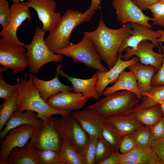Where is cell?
Returning a JSON list of instances; mask_svg holds the SVG:
<instances>
[{"label": "cell", "instance_id": "cell-13", "mask_svg": "<svg viewBox=\"0 0 164 164\" xmlns=\"http://www.w3.org/2000/svg\"><path fill=\"white\" fill-rule=\"evenodd\" d=\"M156 47L154 43L151 41H143L138 44L135 49L130 47L125 49L124 51L125 52V54H122L120 57L128 60L135 56L138 58L141 63L153 67L157 72L162 63L164 55L163 53H158L153 50V49Z\"/></svg>", "mask_w": 164, "mask_h": 164}, {"label": "cell", "instance_id": "cell-49", "mask_svg": "<svg viewBox=\"0 0 164 164\" xmlns=\"http://www.w3.org/2000/svg\"><path fill=\"white\" fill-rule=\"evenodd\" d=\"M8 69L2 66L1 67H0V72H2L5 71L6 70H7Z\"/></svg>", "mask_w": 164, "mask_h": 164}, {"label": "cell", "instance_id": "cell-21", "mask_svg": "<svg viewBox=\"0 0 164 164\" xmlns=\"http://www.w3.org/2000/svg\"><path fill=\"white\" fill-rule=\"evenodd\" d=\"M59 75L66 78L71 83L73 92L81 94L88 100L91 98L95 99L100 98L96 88L97 77L95 73L89 78L82 79L71 77L60 69Z\"/></svg>", "mask_w": 164, "mask_h": 164}, {"label": "cell", "instance_id": "cell-11", "mask_svg": "<svg viewBox=\"0 0 164 164\" xmlns=\"http://www.w3.org/2000/svg\"><path fill=\"white\" fill-rule=\"evenodd\" d=\"M63 140L55 128L51 119L36 129L29 142L38 149L60 150Z\"/></svg>", "mask_w": 164, "mask_h": 164}, {"label": "cell", "instance_id": "cell-10", "mask_svg": "<svg viewBox=\"0 0 164 164\" xmlns=\"http://www.w3.org/2000/svg\"><path fill=\"white\" fill-rule=\"evenodd\" d=\"M12 17L8 26L0 32L1 38L18 46H25L26 44L19 40L17 35L19 27L26 19L30 21L32 16L29 8L24 2L13 4L10 6Z\"/></svg>", "mask_w": 164, "mask_h": 164}, {"label": "cell", "instance_id": "cell-38", "mask_svg": "<svg viewBox=\"0 0 164 164\" xmlns=\"http://www.w3.org/2000/svg\"><path fill=\"white\" fill-rule=\"evenodd\" d=\"M12 17V12L8 2L0 0V24L5 29L9 25Z\"/></svg>", "mask_w": 164, "mask_h": 164}, {"label": "cell", "instance_id": "cell-43", "mask_svg": "<svg viewBox=\"0 0 164 164\" xmlns=\"http://www.w3.org/2000/svg\"><path fill=\"white\" fill-rule=\"evenodd\" d=\"M123 154L119 151H113L100 164H119Z\"/></svg>", "mask_w": 164, "mask_h": 164}, {"label": "cell", "instance_id": "cell-39", "mask_svg": "<svg viewBox=\"0 0 164 164\" xmlns=\"http://www.w3.org/2000/svg\"><path fill=\"white\" fill-rule=\"evenodd\" d=\"M137 146L135 140L128 135H124L120 144L119 152L123 154L128 153Z\"/></svg>", "mask_w": 164, "mask_h": 164}, {"label": "cell", "instance_id": "cell-44", "mask_svg": "<svg viewBox=\"0 0 164 164\" xmlns=\"http://www.w3.org/2000/svg\"><path fill=\"white\" fill-rule=\"evenodd\" d=\"M141 10L149 9V7L160 0H131Z\"/></svg>", "mask_w": 164, "mask_h": 164}, {"label": "cell", "instance_id": "cell-31", "mask_svg": "<svg viewBox=\"0 0 164 164\" xmlns=\"http://www.w3.org/2000/svg\"><path fill=\"white\" fill-rule=\"evenodd\" d=\"M102 136L111 145L113 151H119L120 143L124 135L110 124L104 123Z\"/></svg>", "mask_w": 164, "mask_h": 164}, {"label": "cell", "instance_id": "cell-33", "mask_svg": "<svg viewBox=\"0 0 164 164\" xmlns=\"http://www.w3.org/2000/svg\"><path fill=\"white\" fill-rule=\"evenodd\" d=\"M38 155L40 164H65L59 150H38Z\"/></svg>", "mask_w": 164, "mask_h": 164}, {"label": "cell", "instance_id": "cell-25", "mask_svg": "<svg viewBox=\"0 0 164 164\" xmlns=\"http://www.w3.org/2000/svg\"><path fill=\"white\" fill-rule=\"evenodd\" d=\"M105 121L124 135L131 134L142 125L138 121L132 112L110 116L106 118Z\"/></svg>", "mask_w": 164, "mask_h": 164}, {"label": "cell", "instance_id": "cell-19", "mask_svg": "<svg viewBox=\"0 0 164 164\" xmlns=\"http://www.w3.org/2000/svg\"><path fill=\"white\" fill-rule=\"evenodd\" d=\"M63 67L61 64L58 65L56 68V74L51 80H45L38 78L35 75L31 73V77L35 85L38 89L43 99L47 101L48 99L58 92L64 91H73L72 86L65 85L61 83L58 77L59 70Z\"/></svg>", "mask_w": 164, "mask_h": 164}, {"label": "cell", "instance_id": "cell-18", "mask_svg": "<svg viewBox=\"0 0 164 164\" xmlns=\"http://www.w3.org/2000/svg\"><path fill=\"white\" fill-rule=\"evenodd\" d=\"M139 61V59L136 56L128 60H123L118 56L115 64L108 71L106 72L97 71L95 73L97 77L96 88L99 96H102L103 92L109 84H114L116 82L122 71Z\"/></svg>", "mask_w": 164, "mask_h": 164}, {"label": "cell", "instance_id": "cell-14", "mask_svg": "<svg viewBox=\"0 0 164 164\" xmlns=\"http://www.w3.org/2000/svg\"><path fill=\"white\" fill-rule=\"evenodd\" d=\"M26 4L36 11L41 22L42 29L45 32H51L59 22L62 16L55 12L56 3L54 0H26Z\"/></svg>", "mask_w": 164, "mask_h": 164}, {"label": "cell", "instance_id": "cell-48", "mask_svg": "<svg viewBox=\"0 0 164 164\" xmlns=\"http://www.w3.org/2000/svg\"><path fill=\"white\" fill-rule=\"evenodd\" d=\"M13 2V4H17L23 2V0H11Z\"/></svg>", "mask_w": 164, "mask_h": 164}, {"label": "cell", "instance_id": "cell-17", "mask_svg": "<svg viewBox=\"0 0 164 164\" xmlns=\"http://www.w3.org/2000/svg\"><path fill=\"white\" fill-rule=\"evenodd\" d=\"M70 114L79 122L89 136H102L105 118L91 110L84 109L73 111Z\"/></svg>", "mask_w": 164, "mask_h": 164}, {"label": "cell", "instance_id": "cell-2", "mask_svg": "<svg viewBox=\"0 0 164 164\" xmlns=\"http://www.w3.org/2000/svg\"><path fill=\"white\" fill-rule=\"evenodd\" d=\"M26 73L23 78L19 79L16 111L22 113L30 110L36 113V117L43 120L44 122L50 121L54 114L65 116L71 112L55 109L51 107L41 97L39 91L35 85L31 78H27Z\"/></svg>", "mask_w": 164, "mask_h": 164}, {"label": "cell", "instance_id": "cell-47", "mask_svg": "<svg viewBox=\"0 0 164 164\" xmlns=\"http://www.w3.org/2000/svg\"><path fill=\"white\" fill-rule=\"evenodd\" d=\"M159 104L161 106L164 116V101L161 102Z\"/></svg>", "mask_w": 164, "mask_h": 164}, {"label": "cell", "instance_id": "cell-4", "mask_svg": "<svg viewBox=\"0 0 164 164\" xmlns=\"http://www.w3.org/2000/svg\"><path fill=\"white\" fill-rule=\"evenodd\" d=\"M141 100L134 93L123 90L104 96L86 108L105 118L111 115L132 112Z\"/></svg>", "mask_w": 164, "mask_h": 164}, {"label": "cell", "instance_id": "cell-42", "mask_svg": "<svg viewBox=\"0 0 164 164\" xmlns=\"http://www.w3.org/2000/svg\"><path fill=\"white\" fill-rule=\"evenodd\" d=\"M151 147L156 153L162 164H164V137L154 140Z\"/></svg>", "mask_w": 164, "mask_h": 164}, {"label": "cell", "instance_id": "cell-20", "mask_svg": "<svg viewBox=\"0 0 164 164\" xmlns=\"http://www.w3.org/2000/svg\"><path fill=\"white\" fill-rule=\"evenodd\" d=\"M119 164H162L151 146H136L123 154Z\"/></svg>", "mask_w": 164, "mask_h": 164}, {"label": "cell", "instance_id": "cell-32", "mask_svg": "<svg viewBox=\"0 0 164 164\" xmlns=\"http://www.w3.org/2000/svg\"><path fill=\"white\" fill-rule=\"evenodd\" d=\"M135 141L137 146H151L154 140L150 127L142 125L131 134L128 135Z\"/></svg>", "mask_w": 164, "mask_h": 164}, {"label": "cell", "instance_id": "cell-9", "mask_svg": "<svg viewBox=\"0 0 164 164\" xmlns=\"http://www.w3.org/2000/svg\"><path fill=\"white\" fill-rule=\"evenodd\" d=\"M36 128L25 124L15 128L9 132L5 138L0 141V164H6L8 157L14 148H21L32 137Z\"/></svg>", "mask_w": 164, "mask_h": 164}, {"label": "cell", "instance_id": "cell-45", "mask_svg": "<svg viewBox=\"0 0 164 164\" xmlns=\"http://www.w3.org/2000/svg\"><path fill=\"white\" fill-rule=\"evenodd\" d=\"M90 6L96 10L100 9V5L102 0H91Z\"/></svg>", "mask_w": 164, "mask_h": 164}, {"label": "cell", "instance_id": "cell-41", "mask_svg": "<svg viewBox=\"0 0 164 164\" xmlns=\"http://www.w3.org/2000/svg\"><path fill=\"white\" fill-rule=\"evenodd\" d=\"M150 132L154 140L164 137V116L158 122L150 126Z\"/></svg>", "mask_w": 164, "mask_h": 164}, {"label": "cell", "instance_id": "cell-24", "mask_svg": "<svg viewBox=\"0 0 164 164\" xmlns=\"http://www.w3.org/2000/svg\"><path fill=\"white\" fill-rule=\"evenodd\" d=\"M121 90L131 91L140 99L142 97V94L138 87L136 78L133 72L130 70L122 71L116 82L112 86L107 87L103 92L102 95L106 96Z\"/></svg>", "mask_w": 164, "mask_h": 164}, {"label": "cell", "instance_id": "cell-35", "mask_svg": "<svg viewBox=\"0 0 164 164\" xmlns=\"http://www.w3.org/2000/svg\"><path fill=\"white\" fill-rule=\"evenodd\" d=\"M152 13L153 25L164 27V0H160L149 7Z\"/></svg>", "mask_w": 164, "mask_h": 164}, {"label": "cell", "instance_id": "cell-37", "mask_svg": "<svg viewBox=\"0 0 164 164\" xmlns=\"http://www.w3.org/2000/svg\"><path fill=\"white\" fill-rule=\"evenodd\" d=\"M17 84L11 85L7 84L5 80L2 73H0V98L5 100L8 99L13 96L19 89V79H17Z\"/></svg>", "mask_w": 164, "mask_h": 164}, {"label": "cell", "instance_id": "cell-34", "mask_svg": "<svg viewBox=\"0 0 164 164\" xmlns=\"http://www.w3.org/2000/svg\"><path fill=\"white\" fill-rule=\"evenodd\" d=\"M112 152L111 145L103 136L98 138L96 147L95 164H100Z\"/></svg>", "mask_w": 164, "mask_h": 164}, {"label": "cell", "instance_id": "cell-40", "mask_svg": "<svg viewBox=\"0 0 164 164\" xmlns=\"http://www.w3.org/2000/svg\"><path fill=\"white\" fill-rule=\"evenodd\" d=\"M159 44L164 55L163 60L160 68L152 79L151 86H164V45L163 46L162 43Z\"/></svg>", "mask_w": 164, "mask_h": 164}, {"label": "cell", "instance_id": "cell-27", "mask_svg": "<svg viewBox=\"0 0 164 164\" xmlns=\"http://www.w3.org/2000/svg\"><path fill=\"white\" fill-rule=\"evenodd\" d=\"M164 101V86H151L150 90L143 95L140 102L132 110L133 112L153 106Z\"/></svg>", "mask_w": 164, "mask_h": 164}, {"label": "cell", "instance_id": "cell-36", "mask_svg": "<svg viewBox=\"0 0 164 164\" xmlns=\"http://www.w3.org/2000/svg\"><path fill=\"white\" fill-rule=\"evenodd\" d=\"M98 138L97 136H89L88 144L82 154L85 164H95L96 147Z\"/></svg>", "mask_w": 164, "mask_h": 164}, {"label": "cell", "instance_id": "cell-30", "mask_svg": "<svg viewBox=\"0 0 164 164\" xmlns=\"http://www.w3.org/2000/svg\"><path fill=\"white\" fill-rule=\"evenodd\" d=\"M18 96V91L9 98L5 100L0 104V132L11 115L16 111Z\"/></svg>", "mask_w": 164, "mask_h": 164}, {"label": "cell", "instance_id": "cell-8", "mask_svg": "<svg viewBox=\"0 0 164 164\" xmlns=\"http://www.w3.org/2000/svg\"><path fill=\"white\" fill-rule=\"evenodd\" d=\"M26 49L14 44L1 38L0 39V65L10 68L13 73L23 72L29 66Z\"/></svg>", "mask_w": 164, "mask_h": 164}, {"label": "cell", "instance_id": "cell-3", "mask_svg": "<svg viewBox=\"0 0 164 164\" xmlns=\"http://www.w3.org/2000/svg\"><path fill=\"white\" fill-rule=\"evenodd\" d=\"M95 12V10L90 6L83 13L72 9L67 10L54 29L45 39L50 50L55 53L69 46L73 30L78 25L90 20Z\"/></svg>", "mask_w": 164, "mask_h": 164}, {"label": "cell", "instance_id": "cell-1", "mask_svg": "<svg viewBox=\"0 0 164 164\" xmlns=\"http://www.w3.org/2000/svg\"><path fill=\"white\" fill-rule=\"evenodd\" d=\"M130 27L128 23L118 29H110L105 25L101 15L97 28L91 32H84V36L92 40L102 60L110 69L117 61L118 51L121 43L130 35Z\"/></svg>", "mask_w": 164, "mask_h": 164}, {"label": "cell", "instance_id": "cell-46", "mask_svg": "<svg viewBox=\"0 0 164 164\" xmlns=\"http://www.w3.org/2000/svg\"><path fill=\"white\" fill-rule=\"evenodd\" d=\"M157 31L160 35V37L157 39V42L159 44L164 43V30L159 29Z\"/></svg>", "mask_w": 164, "mask_h": 164}, {"label": "cell", "instance_id": "cell-26", "mask_svg": "<svg viewBox=\"0 0 164 164\" xmlns=\"http://www.w3.org/2000/svg\"><path fill=\"white\" fill-rule=\"evenodd\" d=\"M128 68L135 76L138 88L143 96L151 89V80L156 72L155 69L150 65H145L138 62L130 65Z\"/></svg>", "mask_w": 164, "mask_h": 164}, {"label": "cell", "instance_id": "cell-22", "mask_svg": "<svg viewBox=\"0 0 164 164\" xmlns=\"http://www.w3.org/2000/svg\"><path fill=\"white\" fill-rule=\"evenodd\" d=\"M35 112L30 110L22 113L14 112L5 123V128L0 132V139H3L10 130L20 125L28 124L36 128L39 127L44 121L37 118Z\"/></svg>", "mask_w": 164, "mask_h": 164}, {"label": "cell", "instance_id": "cell-29", "mask_svg": "<svg viewBox=\"0 0 164 164\" xmlns=\"http://www.w3.org/2000/svg\"><path fill=\"white\" fill-rule=\"evenodd\" d=\"M59 151L65 164H85L82 155L65 140H63Z\"/></svg>", "mask_w": 164, "mask_h": 164}, {"label": "cell", "instance_id": "cell-5", "mask_svg": "<svg viewBox=\"0 0 164 164\" xmlns=\"http://www.w3.org/2000/svg\"><path fill=\"white\" fill-rule=\"evenodd\" d=\"M45 32L39 26L35 29L34 34L31 43L25 47L29 61V71L37 75L41 67L52 62H60L63 55L51 51L46 45L44 39Z\"/></svg>", "mask_w": 164, "mask_h": 164}, {"label": "cell", "instance_id": "cell-15", "mask_svg": "<svg viewBox=\"0 0 164 164\" xmlns=\"http://www.w3.org/2000/svg\"><path fill=\"white\" fill-rule=\"evenodd\" d=\"M129 24L130 27L128 31L130 35L120 45L118 51V56L120 57L122 55V52L126 48L130 47L135 49L140 43L146 40H149L154 43L158 48L159 52H162L157 40L160 36L157 30L153 31L139 23L130 22Z\"/></svg>", "mask_w": 164, "mask_h": 164}, {"label": "cell", "instance_id": "cell-23", "mask_svg": "<svg viewBox=\"0 0 164 164\" xmlns=\"http://www.w3.org/2000/svg\"><path fill=\"white\" fill-rule=\"evenodd\" d=\"M37 149L29 141L21 148L13 149L8 155L6 164H40Z\"/></svg>", "mask_w": 164, "mask_h": 164}, {"label": "cell", "instance_id": "cell-28", "mask_svg": "<svg viewBox=\"0 0 164 164\" xmlns=\"http://www.w3.org/2000/svg\"><path fill=\"white\" fill-rule=\"evenodd\" d=\"M138 121L142 125L151 126L164 116L160 104L133 112Z\"/></svg>", "mask_w": 164, "mask_h": 164}, {"label": "cell", "instance_id": "cell-12", "mask_svg": "<svg viewBox=\"0 0 164 164\" xmlns=\"http://www.w3.org/2000/svg\"><path fill=\"white\" fill-rule=\"evenodd\" d=\"M112 2L117 14V21L123 25L135 22L149 29L152 27L149 22L152 21V18L145 15L131 0H112Z\"/></svg>", "mask_w": 164, "mask_h": 164}, {"label": "cell", "instance_id": "cell-6", "mask_svg": "<svg viewBox=\"0 0 164 164\" xmlns=\"http://www.w3.org/2000/svg\"><path fill=\"white\" fill-rule=\"evenodd\" d=\"M55 53L71 58L75 63H81L87 67L102 72L108 71L92 40L83 36L76 44L71 43L68 46L56 51Z\"/></svg>", "mask_w": 164, "mask_h": 164}, {"label": "cell", "instance_id": "cell-16", "mask_svg": "<svg viewBox=\"0 0 164 164\" xmlns=\"http://www.w3.org/2000/svg\"><path fill=\"white\" fill-rule=\"evenodd\" d=\"M88 101L81 94L64 91L50 96L46 102L55 109L71 112L82 108Z\"/></svg>", "mask_w": 164, "mask_h": 164}, {"label": "cell", "instance_id": "cell-7", "mask_svg": "<svg viewBox=\"0 0 164 164\" xmlns=\"http://www.w3.org/2000/svg\"><path fill=\"white\" fill-rule=\"evenodd\" d=\"M51 121L62 140H66L82 154L88 144L89 136L78 121L70 114L52 117Z\"/></svg>", "mask_w": 164, "mask_h": 164}]
</instances>
